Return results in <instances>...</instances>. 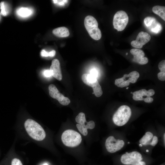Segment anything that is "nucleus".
<instances>
[{"label": "nucleus", "instance_id": "7", "mask_svg": "<svg viewBox=\"0 0 165 165\" xmlns=\"http://www.w3.org/2000/svg\"><path fill=\"white\" fill-rule=\"evenodd\" d=\"M155 93V91L152 89L147 90L145 89H141L133 93V98L135 101H144L145 102L150 103L153 101V98L151 97Z\"/></svg>", "mask_w": 165, "mask_h": 165}, {"label": "nucleus", "instance_id": "25", "mask_svg": "<svg viewBox=\"0 0 165 165\" xmlns=\"http://www.w3.org/2000/svg\"><path fill=\"white\" fill-rule=\"evenodd\" d=\"M42 74L46 77H50L52 75L51 72L49 69L44 70L42 72Z\"/></svg>", "mask_w": 165, "mask_h": 165}, {"label": "nucleus", "instance_id": "15", "mask_svg": "<svg viewBox=\"0 0 165 165\" xmlns=\"http://www.w3.org/2000/svg\"><path fill=\"white\" fill-rule=\"evenodd\" d=\"M16 14L19 16L26 18L31 16L33 13V10L28 7H20L16 11Z\"/></svg>", "mask_w": 165, "mask_h": 165}, {"label": "nucleus", "instance_id": "28", "mask_svg": "<svg viewBox=\"0 0 165 165\" xmlns=\"http://www.w3.org/2000/svg\"><path fill=\"white\" fill-rule=\"evenodd\" d=\"M41 55L42 57H49V52L46 51L44 50H42L41 52Z\"/></svg>", "mask_w": 165, "mask_h": 165}, {"label": "nucleus", "instance_id": "4", "mask_svg": "<svg viewBox=\"0 0 165 165\" xmlns=\"http://www.w3.org/2000/svg\"><path fill=\"white\" fill-rule=\"evenodd\" d=\"M85 27L90 36L97 40L101 39V33L98 28V23L96 19L90 15L86 16L84 21Z\"/></svg>", "mask_w": 165, "mask_h": 165}, {"label": "nucleus", "instance_id": "31", "mask_svg": "<svg viewBox=\"0 0 165 165\" xmlns=\"http://www.w3.org/2000/svg\"><path fill=\"white\" fill-rule=\"evenodd\" d=\"M139 146H140V147H141L142 146V145L141 144H139Z\"/></svg>", "mask_w": 165, "mask_h": 165}, {"label": "nucleus", "instance_id": "6", "mask_svg": "<svg viewBox=\"0 0 165 165\" xmlns=\"http://www.w3.org/2000/svg\"><path fill=\"white\" fill-rule=\"evenodd\" d=\"M129 20L128 16L124 11L120 10L115 14L113 21L114 28L118 31H123L126 27Z\"/></svg>", "mask_w": 165, "mask_h": 165}, {"label": "nucleus", "instance_id": "35", "mask_svg": "<svg viewBox=\"0 0 165 165\" xmlns=\"http://www.w3.org/2000/svg\"><path fill=\"white\" fill-rule=\"evenodd\" d=\"M130 142H128V144H130Z\"/></svg>", "mask_w": 165, "mask_h": 165}, {"label": "nucleus", "instance_id": "1", "mask_svg": "<svg viewBox=\"0 0 165 165\" xmlns=\"http://www.w3.org/2000/svg\"><path fill=\"white\" fill-rule=\"evenodd\" d=\"M24 126L28 135L34 139L41 141L45 138L46 135L44 130L35 120L31 119H27L24 123Z\"/></svg>", "mask_w": 165, "mask_h": 165}, {"label": "nucleus", "instance_id": "18", "mask_svg": "<svg viewBox=\"0 0 165 165\" xmlns=\"http://www.w3.org/2000/svg\"><path fill=\"white\" fill-rule=\"evenodd\" d=\"M158 68L160 72L158 73L157 77L158 79L161 81L165 80V61H161L158 64Z\"/></svg>", "mask_w": 165, "mask_h": 165}, {"label": "nucleus", "instance_id": "10", "mask_svg": "<svg viewBox=\"0 0 165 165\" xmlns=\"http://www.w3.org/2000/svg\"><path fill=\"white\" fill-rule=\"evenodd\" d=\"M151 38L150 35L147 32L141 31L138 33L136 39L131 42V45L136 48H141L143 45L150 41Z\"/></svg>", "mask_w": 165, "mask_h": 165}, {"label": "nucleus", "instance_id": "2", "mask_svg": "<svg viewBox=\"0 0 165 165\" xmlns=\"http://www.w3.org/2000/svg\"><path fill=\"white\" fill-rule=\"evenodd\" d=\"M131 115V111L130 107L126 105H122L119 108L114 114L112 120L116 125L122 126L127 123Z\"/></svg>", "mask_w": 165, "mask_h": 165}, {"label": "nucleus", "instance_id": "23", "mask_svg": "<svg viewBox=\"0 0 165 165\" xmlns=\"http://www.w3.org/2000/svg\"><path fill=\"white\" fill-rule=\"evenodd\" d=\"M11 165H23V164L19 159L14 158L12 161Z\"/></svg>", "mask_w": 165, "mask_h": 165}, {"label": "nucleus", "instance_id": "24", "mask_svg": "<svg viewBox=\"0 0 165 165\" xmlns=\"http://www.w3.org/2000/svg\"><path fill=\"white\" fill-rule=\"evenodd\" d=\"M158 141V140L157 137L155 136H153L150 145L153 146H155L157 144Z\"/></svg>", "mask_w": 165, "mask_h": 165}, {"label": "nucleus", "instance_id": "33", "mask_svg": "<svg viewBox=\"0 0 165 165\" xmlns=\"http://www.w3.org/2000/svg\"><path fill=\"white\" fill-rule=\"evenodd\" d=\"M146 152H148L149 150H148L147 149V150H146Z\"/></svg>", "mask_w": 165, "mask_h": 165}, {"label": "nucleus", "instance_id": "39", "mask_svg": "<svg viewBox=\"0 0 165 165\" xmlns=\"http://www.w3.org/2000/svg\"></svg>", "mask_w": 165, "mask_h": 165}, {"label": "nucleus", "instance_id": "14", "mask_svg": "<svg viewBox=\"0 0 165 165\" xmlns=\"http://www.w3.org/2000/svg\"><path fill=\"white\" fill-rule=\"evenodd\" d=\"M52 32L55 36L61 38L67 37L70 35L68 29L64 27L56 28L53 30Z\"/></svg>", "mask_w": 165, "mask_h": 165}, {"label": "nucleus", "instance_id": "29", "mask_svg": "<svg viewBox=\"0 0 165 165\" xmlns=\"http://www.w3.org/2000/svg\"><path fill=\"white\" fill-rule=\"evenodd\" d=\"M56 54V51L55 50H52L49 52V57H53Z\"/></svg>", "mask_w": 165, "mask_h": 165}, {"label": "nucleus", "instance_id": "38", "mask_svg": "<svg viewBox=\"0 0 165 165\" xmlns=\"http://www.w3.org/2000/svg\"><path fill=\"white\" fill-rule=\"evenodd\" d=\"M127 54H128V53H126V55H127Z\"/></svg>", "mask_w": 165, "mask_h": 165}, {"label": "nucleus", "instance_id": "17", "mask_svg": "<svg viewBox=\"0 0 165 165\" xmlns=\"http://www.w3.org/2000/svg\"><path fill=\"white\" fill-rule=\"evenodd\" d=\"M152 12L158 15L164 20H165V7L160 6H153L152 8Z\"/></svg>", "mask_w": 165, "mask_h": 165}, {"label": "nucleus", "instance_id": "21", "mask_svg": "<svg viewBox=\"0 0 165 165\" xmlns=\"http://www.w3.org/2000/svg\"><path fill=\"white\" fill-rule=\"evenodd\" d=\"M76 127L79 131L84 136H86L88 134L87 129L83 127L82 125L77 124Z\"/></svg>", "mask_w": 165, "mask_h": 165}, {"label": "nucleus", "instance_id": "8", "mask_svg": "<svg viewBox=\"0 0 165 165\" xmlns=\"http://www.w3.org/2000/svg\"><path fill=\"white\" fill-rule=\"evenodd\" d=\"M127 75L128 77L127 79L123 77L116 79L115 81V85L121 88L127 87L129 85L130 83H135L140 76L139 73L136 71H132L127 74Z\"/></svg>", "mask_w": 165, "mask_h": 165}, {"label": "nucleus", "instance_id": "26", "mask_svg": "<svg viewBox=\"0 0 165 165\" xmlns=\"http://www.w3.org/2000/svg\"><path fill=\"white\" fill-rule=\"evenodd\" d=\"M53 2L59 6L64 5L65 2H68V0H53Z\"/></svg>", "mask_w": 165, "mask_h": 165}, {"label": "nucleus", "instance_id": "13", "mask_svg": "<svg viewBox=\"0 0 165 165\" xmlns=\"http://www.w3.org/2000/svg\"><path fill=\"white\" fill-rule=\"evenodd\" d=\"M52 75L57 80L61 81L62 79L60 63L59 60L56 59L53 60L50 69Z\"/></svg>", "mask_w": 165, "mask_h": 165}, {"label": "nucleus", "instance_id": "34", "mask_svg": "<svg viewBox=\"0 0 165 165\" xmlns=\"http://www.w3.org/2000/svg\"><path fill=\"white\" fill-rule=\"evenodd\" d=\"M128 88H129L128 87H127L126 88V89H128Z\"/></svg>", "mask_w": 165, "mask_h": 165}, {"label": "nucleus", "instance_id": "32", "mask_svg": "<svg viewBox=\"0 0 165 165\" xmlns=\"http://www.w3.org/2000/svg\"><path fill=\"white\" fill-rule=\"evenodd\" d=\"M42 165H48V164L47 163H45L43 164Z\"/></svg>", "mask_w": 165, "mask_h": 165}, {"label": "nucleus", "instance_id": "5", "mask_svg": "<svg viewBox=\"0 0 165 165\" xmlns=\"http://www.w3.org/2000/svg\"><path fill=\"white\" fill-rule=\"evenodd\" d=\"M142 160L141 155L137 151L127 152L122 155L120 159L121 163L125 165H146L145 162L141 161Z\"/></svg>", "mask_w": 165, "mask_h": 165}, {"label": "nucleus", "instance_id": "30", "mask_svg": "<svg viewBox=\"0 0 165 165\" xmlns=\"http://www.w3.org/2000/svg\"><path fill=\"white\" fill-rule=\"evenodd\" d=\"M165 133H164V134H163V140H164V143H165Z\"/></svg>", "mask_w": 165, "mask_h": 165}, {"label": "nucleus", "instance_id": "22", "mask_svg": "<svg viewBox=\"0 0 165 165\" xmlns=\"http://www.w3.org/2000/svg\"><path fill=\"white\" fill-rule=\"evenodd\" d=\"M155 19V18L151 16H148L145 18L144 20V23L146 27H149Z\"/></svg>", "mask_w": 165, "mask_h": 165}, {"label": "nucleus", "instance_id": "16", "mask_svg": "<svg viewBox=\"0 0 165 165\" xmlns=\"http://www.w3.org/2000/svg\"><path fill=\"white\" fill-rule=\"evenodd\" d=\"M147 28L151 32L157 34L161 31L162 26L161 24L155 19L153 21L150 26Z\"/></svg>", "mask_w": 165, "mask_h": 165}, {"label": "nucleus", "instance_id": "27", "mask_svg": "<svg viewBox=\"0 0 165 165\" xmlns=\"http://www.w3.org/2000/svg\"><path fill=\"white\" fill-rule=\"evenodd\" d=\"M89 74L97 78L98 76V72L95 69H92L90 71V74Z\"/></svg>", "mask_w": 165, "mask_h": 165}, {"label": "nucleus", "instance_id": "36", "mask_svg": "<svg viewBox=\"0 0 165 165\" xmlns=\"http://www.w3.org/2000/svg\"><path fill=\"white\" fill-rule=\"evenodd\" d=\"M130 93H131V94H132V93H133V92H130Z\"/></svg>", "mask_w": 165, "mask_h": 165}, {"label": "nucleus", "instance_id": "3", "mask_svg": "<svg viewBox=\"0 0 165 165\" xmlns=\"http://www.w3.org/2000/svg\"><path fill=\"white\" fill-rule=\"evenodd\" d=\"M62 142L68 147H74L79 145L81 142V135L72 130H67L63 133L61 137Z\"/></svg>", "mask_w": 165, "mask_h": 165}, {"label": "nucleus", "instance_id": "37", "mask_svg": "<svg viewBox=\"0 0 165 165\" xmlns=\"http://www.w3.org/2000/svg\"><path fill=\"white\" fill-rule=\"evenodd\" d=\"M1 16H0V20H1Z\"/></svg>", "mask_w": 165, "mask_h": 165}, {"label": "nucleus", "instance_id": "11", "mask_svg": "<svg viewBox=\"0 0 165 165\" xmlns=\"http://www.w3.org/2000/svg\"><path fill=\"white\" fill-rule=\"evenodd\" d=\"M130 53L133 55L134 57L132 61L140 64H145L148 61V58L145 57L144 51L139 49L134 48L131 49Z\"/></svg>", "mask_w": 165, "mask_h": 165}, {"label": "nucleus", "instance_id": "19", "mask_svg": "<svg viewBox=\"0 0 165 165\" xmlns=\"http://www.w3.org/2000/svg\"><path fill=\"white\" fill-rule=\"evenodd\" d=\"M0 9L1 10L0 14L3 16H7L9 12V9L8 4L4 2L0 3Z\"/></svg>", "mask_w": 165, "mask_h": 165}, {"label": "nucleus", "instance_id": "12", "mask_svg": "<svg viewBox=\"0 0 165 165\" xmlns=\"http://www.w3.org/2000/svg\"><path fill=\"white\" fill-rule=\"evenodd\" d=\"M82 79L84 83L92 87L94 92L101 87L97 78L89 74H83L82 75Z\"/></svg>", "mask_w": 165, "mask_h": 165}, {"label": "nucleus", "instance_id": "9", "mask_svg": "<svg viewBox=\"0 0 165 165\" xmlns=\"http://www.w3.org/2000/svg\"><path fill=\"white\" fill-rule=\"evenodd\" d=\"M49 94L52 98L57 99L62 105H67L70 103L69 99L64 96L53 84H50L48 87Z\"/></svg>", "mask_w": 165, "mask_h": 165}, {"label": "nucleus", "instance_id": "20", "mask_svg": "<svg viewBox=\"0 0 165 165\" xmlns=\"http://www.w3.org/2000/svg\"><path fill=\"white\" fill-rule=\"evenodd\" d=\"M75 121L81 125L85 124L86 123L85 114L81 112L79 113L75 118Z\"/></svg>", "mask_w": 165, "mask_h": 165}]
</instances>
